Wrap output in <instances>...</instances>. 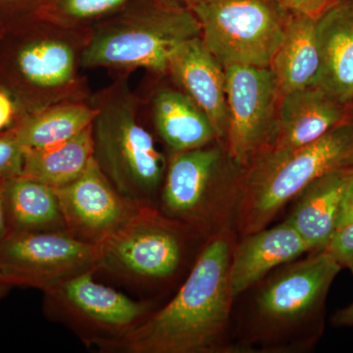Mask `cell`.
I'll return each instance as SVG.
<instances>
[{"mask_svg": "<svg viewBox=\"0 0 353 353\" xmlns=\"http://www.w3.org/2000/svg\"><path fill=\"white\" fill-rule=\"evenodd\" d=\"M236 236L225 227L209 236L173 299L150 316L111 352L222 353L234 297L230 266Z\"/></svg>", "mask_w": 353, "mask_h": 353, "instance_id": "obj_1", "label": "cell"}, {"mask_svg": "<svg viewBox=\"0 0 353 353\" xmlns=\"http://www.w3.org/2000/svg\"><path fill=\"white\" fill-rule=\"evenodd\" d=\"M90 36V29L41 16L2 30L0 90L13 101L16 121L59 102L90 101L92 92L82 74Z\"/></svg>", "mask_w": 353, "mask_h": 353, "instance_id": "obj_2", "label": "cell"}, {"mask_svg": "<svg viewBox=\"0 0 353 353\" xmlns=\"http://www.w3.org/2000/svg\"><path fill=\"white\" fill-rule=\"evenodd\" d=\"M129 76L114 75L110 85L90 97L97 112L92 124L94 159L121 194L154 205L168 158L145 127L141 97L130 87Z\"/></svg>", "mask_w": 353, "mask_h": 353, "instance_id": "obj_3", "label": "cell"}, {"mask_svg": "<svg viewBox=\"0 0 353 353\" xmlns=\"http://www.w3.org/2000/svg\"><path fill=\"white\" fill-rule=\"evenodd\" d=\"M201 36L196 15L180 0H132L90 29L82 67L114 75L143 69L164 76L176 48Z\"/></svg>", "mask_w": 353, "mask_h": 353, "instance_id": "obj_4", "label": "cell"}, {"mask_svg": "<svg viewBox=\"0 0 353 353\" xmlns=\"http://www.w3.org/2000/svg\"><path fill=\"white\" fill-rule=\"evenodd\" d=\"M353 168V112L317 141L288 152H265L243 168L234 225L241 236L267 228L311 183Z\"/></svg>", "mask_w": 353, "mask_h": 353, "instance_id": "obj_5", "label": "cell"}, {"mask_svg": "<svg viewBox=\"0 0 353 353\" xmlns=\"http://www.w3.org/2000/svg\"><path fill=\"white\" fill-rule=\"evenodd\" d=\"M243 171L219 145L172 153L158 209L196 236L209 238L234 224Z\"/></svg>", "mask_w": 353, "mask_h": 353, "instance_id": "obj_6", "label": "cell"}, {"mask_svg": "<svg viewBox=\"0 0 353 353\" xmlns=\"http://www.w3.org/2000/svg\"><path fill=\"white\" fill-rule=\"evenodd\" d=\"M201 39L223 68L270 67L292 11L278 0H194Z\"/></svg>", "mask_w": 353, "mask_h": 353, "instance_id": "obj_7", "label": "cell"}, {"mask_svg": "<svg viewBox=\"0 0 353 353\" xmlns=\"http://www.w3.org/2000/svg\"><path fill=\"white\" fill-rule=\"evenodd\" d=\"M196 236L165 216L154 205H145L124 227L99 245V268L131 285L168 280L185 261L187 241Z\"/></svg>", "mask_w": 353, "mask_h": 353, "instance_id": "obj_8", "label": "cell"}, {"mask_svg": "<svg viewBox=\"0 0 353 353\" xmlns=\"http://www.w3.org/2000/svg\"><path fill=\"white\" fill-rule=\"evenodd\" d=\"M94 274L83 273L44 292V310L85 345L111 352L145 321L152 306L99 284Z\"/></svg>", "mask_w": 353, "mask_h": 353, "instance_id": "obj_9", "label": "cell"}, {"mask_svg": "<svg viewBox=\"0 0 353 353\" xmlns=\"http://www.w3.org/2000/svg\"><path fill=\"white\" fill-rule=\"evenodd\" d=\"M311 253L278 272L255 297V315L264 338H290L321 319L330 288L341 268L325 250Z\"/></svg>", "mask_w": 353, "mask_h": 353, "instance_id": "obj_10", "label": "cell"}, {"mask_svg": "<svg viewBox=\"0 0 353 353\" xmlns=\"http://www.w3.org/2000/svg\"><path fill=\"white\" fill-rule=\"evenodd\" d=\"M99 245L67 231L10 232L0 243V271L15 287L46 292L99 268Z\"/></svg>", "mask_w": 353, "mask_h": 353, "instance_id": "obj_11", "label": "cell"}, {"mask_svg": "<svg viewBox=\"0 0 353 353\" xmlns=\"http://www.w3.org/2000/svg\"><path fill=\"white\" fill-rule=\"evenodd\" d=\"M228 102L226 150L245 168L271 148L281 94L270 67L225 68Z\"/></svg>", "mask_w": 353, "mask_h": 353, "instance_id": "obj_12", "label": "cell"}, {"mask_svg": "<svg viewBox=\"0 0 353 353\" xmlns=\"http://www.w3.org/2000/svg\"><path fill=\"white\" fill-rule=\"evenodd\" d=\"M53 189L59 201L66 231L78 240L92 245H99L124 227L143 206L150 205L121 194L94 159L73 182Z\"/></svg>", "mask_w": 353, "mask_h": 353, "instance_id": "obj_13", "label": "cell"}, {"mask_svg": "<svg viewBox=\"0 0 353 353\" xmlns=\"http://www.w3.org/2000/svg\"><path fill=\"white\" fill-rule=\"evenodd\" d=\"M152 85H146L141 97L143 111L152 120L153 129L169 154L196 150L218 141L217 134L206 114L190 97L164 76L150 75ZM167 76V75H166Z\"/></svg>", "mask_w": 353, "mask_h": 353, "instance_id": "obj_14", "label": "cell"}, {"mask_svg": "<svg viewBox=\"0 0 353 353\" xmlns=\"http://www.w3.org/2000/svg\"><path fill=\"white\" fill-rule=\"evenodd\" d=\"M167 77L206 114L218 141L226 138V74L222 65L196 37L179 46L169 60Z\"/></svg>", "mask_w": 353, "mask_h": 353, "instance_id": "obj_15", "label": "cell"}, {"mask_svg": "<svg viewBox=\"0 0 353 353\" xmlns=\"http://www.w3.org/2000/svg\"><path fill=\"white\" fill-rule=\"evenodd\" d=\"M352 112V104L336 101L317 85L281 95L275 136L268 150L288 152L307 145L345 122Z\"/></svg>", "mask_w": 353, "mask_h": 353, "instance_id": "obj_16", "label": "cell"}, {"mask_svg": "<svg viewBox=\"0 0 353 353\" xmlns=\"http://www.w3.org/2000/svg\"><path fill=\"white\" fill-rule=\"evenodd\" d=\"M306 252H311L310 248L288 221L243 236L234 245L230 266L233 296H241L273 269L292 263Z\"/></svg>", "mask_w": 353, "mask_h": 353, "instance_id": "obj_17", "label": "cell"}, {"mask_svg": "<svg viewBox=\"0 0 353 353\" xmlns=\"http://www.w3.org/2000/svg\"><path fill=\"white\" fill-rule=\"evenodd\" d=\"M320 69L314 85L343 103L353 99V0H341L317 20Z\"/></svg>", "mask_w": 353, "mask_h": 353, "instance_id": "obj_18", "label": "cell"}, {"mask_svg": "<svg viewBox=\"0 0 353 353\" xmlns=\"http://www.w3.org/2000/svg\"><path fill=\"white\" fill-rule=\"evenodd\" d=\"M353 168L327 174L311 183L299 194L288 222L310 248L311 252L326 248L336 231L341 201Z\"/></svg>", "mask_w": 353, "mask_h": 353, "instance_id": "obj_19", "label": "cell"}, {"mask_svg": "<svg viewBox=\"0 0 353 353\" xmlns=\"http://www.w3.org/2000/svg\"><path fill=\"white\" fill-rule=\"evenodd\" d=\"M317 20L294 12L288 23L270 64L281 95L315 85L320 69Z\"/></svg>", "mask_w": 353, "mask_h": 353, "instance_id": "obj_20", "label": "cell"}, {"mask_svg": "<svg viewBox=\"0 0 353 353\" xmlns=\"http://www.w3.org/2000/svg\"><path fill=\"white\" fill-rule=\"evenodd\" d=\"M3 197L9 233L66 231L59 201L50 185L21 175L4 181Z\"/></svg>", "mask_w": 353, "mask_h": 353, "instance_id": "obj_21", "label": "cell"}, {"mask_svg": "<svg viewBox=\"0 0 353 353\" xmlns=\"http://www.w3.org/2000/svg\"><path fill=\"white\" fill-rule=\"evenodd\" d=\"M94 160L92 125L71 139L43 148H25L23 176L52 188L62 187L82 175Z\"/></svg>", "mask_w": 353, "mask_h": 353, "instance_id": "obj_22", "label": "cell"}, {"mask_svg": "<svg viewBox=\"0 0 353 353\" xmlns=\"http://www.w3.org/2000/svg\"><path fill=\"white\" fill-rule=\"evenodd\" d=\"M95 114L90 101L59 102L20 118L9 129L25 148H48L90 126Z\"/></svg>", "mask_w": 353, "mask_h": 353, "instance_id": "obj_23", "label": "cell"}, {"mask_svg": "<svg viewBox=\"0 0 353 353\" xmlns=\"http://www.w3.org/2000/svg\"><path fill=\"white\" fill-rule=\"evenodd\" d=\"M132 0H50L39 16L77 29H92Z\"/></svg>", "mask_w": 353, "mask_h": 353, "instance_id": "obj_24", "label": "cell"}, {"mask_svg": "<svg viewBox=\"0 0 353 353\" xmlns=\"http://www.w3.org/2000/svg\"><path fill=\"white\" fill-rule=\"evenodd\" d=\"M25 148L11 129L0 132V180L6 181L23 174Z\"/></svg>", "mask_w": 353, "mask_h": 353, "instance_id": "obj_25", "label": "cell"}, {"mask_svg": "<svg viewBox=\"0 0 353 353\" xmlns=\"http://www.w3.org/2000/svg\"><path fill=\"white\" fill-rule=\"evenodd\" d=\"M50 0H0V28L36 17Z\"/></svg>", "mask_w": 353, "mask_h": 353, "instance_id": "obj_26", "label": "cell"}, {"mask_svg": "<svg viewBox=\"0 0 353 353\" xmlns=\"http://www.w3.org/2000/svg\"><path fill=\"white\" fill-rule=\"evenodd\" d=\"M323 250L328 252L341 269H348L353 275V223L336 229Z\"/></svg>", "mask_w": 353, "mask_h": 353, "instance_id": "obj_27", "label": "cell"}, {"mask_svg": "<svg viewBox=\"0 0 353 353\" xmlns=\"http://www.w3.org/2000/svg\"><path fill=\"white\" fill-rule=\"evenodd\" d=\"M294 13L304 14L319 19L320 17L341 0H278Z\"/></svg>", "mask_w": 353, "mask_h": 353, "instance_id": "obj_28", "label": "cell"}, {"mask_svg": "<svg viewBox=\"0 0 353 353\" xmlns=\"http://www.w3.org/2000/svg\"><path fill=\"white\" fill-rule=\"evenodd\" d=\"M353 223V175L341 201L340 212L336 219V230Z\"/></svg>", "mask_w": 353, "mask_h": 353, "instance_id": "obj_29", "label": "cell"}, {"mask_svg": "<svg viewBox=\"0 0 353 353\" xmlns=\"http://www.w3.org/2000/svg\"><path fill=\"white\" fill-rule=\"evenodd\" d=\"M17 119V111L10 97L0 90V132L13 126Z\"/></svg>", "mask_w": 353, "mask_h": 353, "instance_id": "obj_30", "label": "cell"}, {"mask_svg": "<svg viewBox=\"0 0 353 353\" xmlns=\"http://www.w3.org/2000/svg\"><path fill=\"white\" fill-rule=\"evenodd\" d=\"M333 324L336 327H353V303L333 316Z\"/></svg>", "mask_w": 353, "mask_h": 353, "instance_id": "obj_31", "label": "cell"}, {"mask_svg": "<svg viewBox=\"0 0 353 353\" xmlns=\"http://www.w3.org/2000/svg\"><path fill=\"white\" fill-rule=\"evenodd\" d=\"M3 183L4 181L0 180V243L6 238L9 234L8 226H7V221L6 216V209H4V197H3Z\"/></svg>", "mask_w": 353, "mask_h": 353, "instance_id": "obj_32", "label": "cell"}, {"mask_svg": "<svg viewBox=\"0 0 353 353\" xmlns=\"http://www.w3.org/2000/svg\"><path fill=\"white\" fill-rule=\"evenodd\" d=\"M13 288V285L7 281L2 272L0 271V301L8 296L9 292Z\"/></svg>", "mask_w": 353, "mask_h": 353, "instance_id": "obj_33", "label": "cell"}, {"mask_svg": "<svg viewBox=\"0 0 353 353\" xmlns=\"http://www.w3.org/2000/svg\"><path fill=\"white\" fill-rule=\"evenodd\" d=\"M180 1H182L183 3L187 4L188 6H190L194 0H180Z\"/></svg>", "mask_w": 353, "mask_h": 353, "instance_id": "obj_34", "label": "cell"}, {"mask_svg": "<svg viewBox=\"0 0 353 353\" xmlns=\"http://www.w3.org/2000/svg\"><path fill=\"white\" fill-rule=\"evenodd\" d=\"M1 31H2V29H1V28H0V32H1Z\"/></svg>", "mask_w": 353, "mask_h": 353, "instance_id": "obj_35", "label": "cell"}, {"mask_svg": "<svg viewBox=\"0 0 353 353\" xmlns=\"http://www.w3.org/2000/svg\"><path fill=\"white\" fill-rule=\"evenodd\" d=\"M352 105H353V99H352Z\"/></svg>", "mask_w": 353, "mask_h": 353, "instance_id": "obj_36", "label": "cell"}]
</instances>
